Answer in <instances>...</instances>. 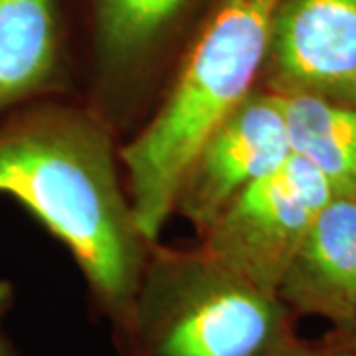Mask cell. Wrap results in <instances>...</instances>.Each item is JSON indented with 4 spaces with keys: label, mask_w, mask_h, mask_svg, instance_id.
<instances>
[{
    "label": "cell",
    "mask_w": 356,
    "mask_h": 356,
    "mask_svg": "<svg viewBox=\"0 0 356 356\" xmlns=\"http://www.w3.org/2000/svg\"><path fill=\"white\" fill-rule=\"evenodd\" d=\"M0 356H16L13 350H10V346L4 343L2 339H0Z\"/></svg>",
    "instance_id": "obj_14"
},
{
    "label": "cell",
    "mask_w": 356,
    "mask_h": 356,
    "mask_svg": "<svg viewBox=\"0 0 356 356\" xmlns=\"http://www.w3.org/2000/svg\"><path fill=\"white\" fill-rule=\"evenodd\" d=\"M72 13L65 0H0V113L77 93Z\"/></svg>",
    "instance_id": "obj_8"
},
{
    "label": "cell",
    "mask_w": 356,
    "mask_h": 356,
    "mask_svg": "<svg viewBox=\"0 0 356 356\" xmlns=\"http://www.w3.org/2000/svg\"><path fill=\"white\" fill-rule=\"evenodd\" d=\"M275 356H321V355H318L317 344H315V346H313V344H307L295 337V339H291L289 343L285 344V346H283Z\"/></svg>",
    "instance_id": "obj_12"
},
{
    "label": "cell",
    "mask_w": 356,
    "mask_h": 356,
    "mask_svg": "<svg viewBox=\"0 0 356 356\" xmlns=\"http://www.w3.org/2000/svg\"><path fill=\"white\" fill-rule=\"evenodd\" d=\"M277 0H216L178 56L151 113L119 145L147 240L172 216L178 180L202 140L257 88Z\"/></svg>",
    "instance_id": "obj_2"
},
{
    "label": "cell",
    "mask_w": 356,
    "mask_h": 356,
    "mask_svg": "<svg viewBox=\"0 0 356 356\" xmlns=\"http://www.w3.org/2000/svg\"><path fill=\"white\" fill-rule=\"evenodd\" d=\"M293 154L309 161L334 196L356 198V105L283 97Z\"/></svg>",
    "instance_id": "obj_10"
},
{
    "label": "cell",
    "mask_w": 356,
    "mask_h": 356,
    "mask_svg": "<svg viewBox=\"0 0 356 356\" xmlns=\"http://www.w3.org/2000/svg\"><path fill=\"white\" fill-rule=\"evenodd\" d=\"M293 315L356 331V198L332 196L318 212L277 287Z\"/></svg>",
    "instance_id": "obj_9"
},
{
    "label": "cell",
    "mask_w": 356,
    "mask_h": 356,
    "mask_svg": "<svg viewBox=\"0 0 356 356\" xmlns=\"http://www.w3.org/2000/svg\"><path fill=\"white\" fill-rule=\"evenodd\" d=\"M13 299H14L13 285H10L8 281L0 280V318L4 317V313L10 309V305H13Z\"/></svg>",
    "instance_id": "obj_13"
},
{
    "label": "cell",
    "mask_w": 356,
    "mask_h": 356,
    "mask_svg": "<svg viewBox=\"0 0 356 356\" xmlns=\"http://www.w3.org/2000/svg\"><path fill=\"white\" fill-rule=\"evenodd\" d=\"M216 0H72L79 97L123 140L161 97Z\"/></svg>",
    "instance_id": "obj_4"
},
{
    "label": "cell",
    "mask_w": 356,
    "mask_h": 356,
    "mask_svg": "<svg viewBox=\"0 0 356 356\" xmlns=\"http://www.w3.org/2000/svg\"><path fill=\"white\" fill-rule=\"evenodd\" d=\"M119 145L77 93L0 113V194L65 245L115 325L133 301L153 243L129 200Z\"/></svg>",
    "instance_id": "obj_1"
},
{
    "label": "cell",
    "mask_w": 356,
    "mask_h": 356,
    "mask_svg": "<svg viewBox=\"0 0 356 356\" xmlns=\"http://www.w3.org/2000/svg\"><path fill=\"white\" fill-rule=\"evenodd\" d=\"M332 196L317 168L291 154L232 200L198 234V245L236 275L277 295L293 255Z\"/></svg>",
    "instance_id": "obj_5"
},
{
    "label": "cell",
    "mask_w": 356,
    "mask_h": 356,
    "mask_svg": "<svg viewBox=\"0 0 356 356\" xmlns=\"http://www.w3.org/2000/svg\"><path fill=\"white\" fill-rule=\"evenodd\" d=\"M317 350L321 356H356V331H332Z\"/></svg>",
    "instance_id": "obj_11"
},
{
    "label": "cell",
    "mask_w": 356,
    "mask_h": 356,
    "mask_svg": "<svg viewBox=\"0 0 356 356\" xmlns=\"http://www.w3.org/2000/svg\"><path fill=\"white\" fill-rule=\"evenodd\" d=\"M291 154L283 97L255 88L188 161L178 180L172 214L188 220L200 234L232 200Z\"/></svg>",
    "instance_id": "obj_6"
},
{
    "label": "cell",
    "mask_w": 356,
    "mask_h": 356,
    "mask_svg": "<svg viewBox=\"0 0 356 356\" xmlns=\"http://www.w3.org/2000/svg\"><path fill=\"white\" fill-rule=\"evenodd\" d=\"M125 356H275L295 339L293 313L194 248L151 243L117 323Z\"/></svg>",
    "instance_id": "obj_3"
},
{
    "label": "cell",
    "mask_w": 356,
    "mask_h": 356,
    "mask_svg": "<svg viewBox=\"0 0 356 356\" xmlns=\"http://www.w3.org/2000/svg\"><path fill=\"white\" fill-rule=\"evenodd\" d=\"M257 88L356 105V0H277Z\"/></svg>",
    "instance_id": "obj_7"
}]
</instances>
